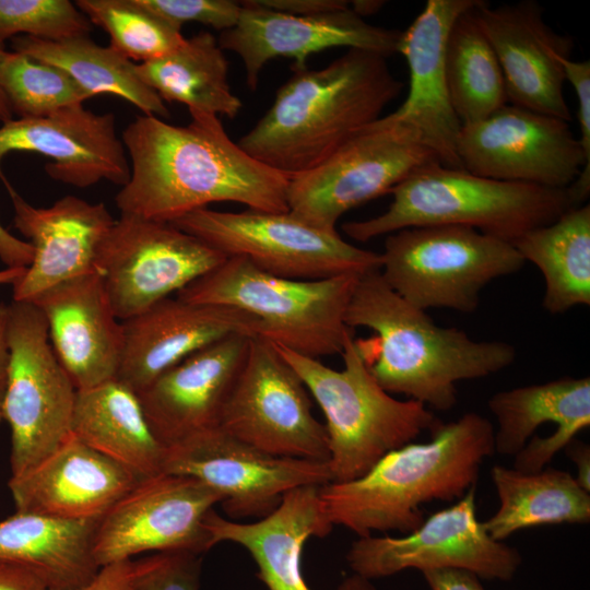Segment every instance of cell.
Instances as JSON below:
<instances>
[{
    "label": "cell",
    "instance_id": "cell-38",
    "mask_svg": "<svg viewBox=\"0 0 590 590\" xmlns=\"http://www.w3.org/2000/svg\"><path fill=\"white\" fill-rule=\"evenodd\" d=\"M93 24L69 0H0V43L16 36L62 40L88 36Z\"/></svg>",
    "mask_w": 590,
    "mask_h": 590
},
{
    "label": "cell",
    "instance_id": "cell-2",
    "mask_svg": "<svg viewBox=\"0 0 590 590\" xmlns=\"http://www.w3.org/2000/svg\"><path fill=\"white\" fill-rule=\"evenodd\" d=\"M345 322L374 339L358 341L370 373L389 393L403 394L428 409L449 411L458 401L457 384L510 366L516 347L504 341H476L467 332L435 323L391 290L379 269L358 276Z\"/></svg>",
    "mask_w": 590,
    "mask_h": 590
},
{
    "label": "cell",
    "instance_id": "cell-26",
    "mask_svg": "<svg viewBox=\"0 0 590 590\" xmlns=\"http://www.w3.org/2000/svg\"><path fill=\"white\" fill-rule=\"evenodd\" d=\"M45 316L52 349L78 390L117 376L122 324L95 270L60 283L33 300Z\"/></svg>",
    "mask_w": 590,
    "mask_h": 590
},
{
    "label": "cell",
    "instance_id": "cell-27",
    "mask_svg": "<svg viewBox=\"0 0 590 590\" xmlns=\"http://www.w3.org/2000/svg\"><path fill=\"white\" fill-rule=\"evenodd\" d=\"M139 480L72 434L49 456L11 475L15 511L99 520Z\"/></svg>",
    "mask_w": 590,
    "mask_h": 590
},
{
    "label": "cell",
    "instance_id": "cell-32",
    "mask_svg": "<svg viewBox=\"0 0 590 590\" xmlns=\"http://www.w3.org/2000/svg\"><path fill=\"white\" fill-rule=\"evenodd\" d=\"M135 69L163 101L185 104L189 111L234 119L241 109L229 86L224 50L210 32L185 38L176 49Z\"/></svg>",
    "mask_w": 590,
    "mask_h": 590
},
{
    "label": "cell",
    "instance_id": "cell-9",
    "mask_svg": "<svg viewBox=\"0 0 590 590\" xmlns=\"http://www.w3.org/2000/svg\"><path fill=\"white\" fill-rule=\"evenodd\" d=\"M226 257H240L272 275L321 280L380 268V253L354 246L338 231L287 212L197 209L173 222Z\"/></svg>",
    "mask_w": 590,
    "mask_h": 590
},
{
    "label": "cell",
    "instance_id": "cell-12",
    "mask_svg": "<svg viewBox=\"0 0 590 590\" xmlns=\"http://www.w3.org/2000/svg\"><path fill=\"white\" fill-rule=\"evenodd\" d=\"M462 168L482 177L566 189L574 208L586 204L590 166L568 121L506 104L461 125Z\"/></svg>",
    "mask_w": 590,
    "mask_h": 590
},
{
    "label": "cell",
    "instance_id": "cell-21",
    "mask_svg": "<svg viewBox=\"0 0 590 590\" xmlns=\"http://www.w3.org/2000/svg\"><path fill=\"white\" fill-rule=\"evenodd\" d=\"M122 353L116 378L138 394L192 353L235 334L261 337L262 324L235 307L167 297L121 321Z\"/></svg>",
    "mask_w": 590,
    "mask_h": 590
},
{
    "label": "cell",
    "instance_id": "cell-49",
    "mask_svg": "<svg viewBox=\"0 0 590 590\" xmlns=\"http://www.w3.org/2000/svg\"><path fill=\"white\" fill-rule=\"evenodd\" d=\"M337 590H376L369 579L353 574L342 580Z\"/></svg>",
    "mask_w": 590,
    "mask_h": 590
},
{
    "label": "cell",
    "instance_id": "cell-4",
    "mask_svg": "<svg viewBox=\"0 0 590 590\" xmlns=\"http://www.w3.org/2000/svg\"><path fill=\"white\" fill-rule=\"evenodd\" d=\"M494 432L475 412L441 422L430 440L391 450L363 476L319 486L327 519L358 538L414 531L425 520L423 504L458 500L475 487L482 464L495 453Z\"/></svg>",
    "mask_w": 590,
    "mask_h": 590
},
{
    "label": "cell",
    "instance_id": "cell-6",
    "mask_svg": "<svg viewBox=\"0 0 590 590\" xmlns=\"http://www.w3.org/2000/svg\"><path fill=\"white\" fill-rule=\"evenodd\" d=\"M274 345L323 412L331 482L363 476L385 455L441 423L423 403L396 399L378 384L354 334L344 342L340 370Z\"/></svg>",
    "mask_w": 590,
    "mask_h": 590
},
{
    "label": "cell",
    "instance_id": "cell-39",
    "mask_svg": "<svg viewBox=\"0 0 590 590\" xmlns=\"http://www.w3.org/2000/svg\"><path fill=\"white\" fill-rule=\"evenodd\" d=\"M201 559L191 552H163L148 557L131 590H199Z\"/></svg>",
    "mask_w": 590,
    "mask_h": 590
},
{
    "label": "cell",
    "instance_id": "cell-40",
    "mask_svg": "<svg viewBox=\"0 0 590 590\" xmlns=\"http://www.w3.org/2000/svg\"><path fill=\"white\" fill-rule=\"evenodd\" d=\"M157 14L182 27L196 22L217 31L232 28L238 21L241 3L232 0H143Z\"/></svg>",
    "mask_w": 590,
    "mask_h": 590
},
{
    "label": "cell",
    "instance_id": "cell-51",
    "mask_svg": "<svg viewBox=\"0 0 590 590\" xmlns=\"http://www.w3.org/2000/svg\"><path fill=\"white\" fill-rule=\"evenodd\" d=\"M26 268H5L0 270V285L12 284V286L23 276Z\"/></svg>",
    "mask_w": 590,
    "mask_h": 590
},
{
    "label": "cell",
    "instance_id": "cell-46",
    "mask_svg": "<svg viewBox=\"0 0 590 590\" xmlns=\"http://www.w3.org/2000/svg\"><path fill=\"white\" fill-rule=\"evenodd\" d=\"M0 590H49L33 570L14 564H0Z\"/></svg>",
    "mask_w": 590,
    "mask_h": 590
},
{
    "label": "cell",
    "instance_id": "cell-45",
    "mask_svg": "<svg viewBox=\"0 0 590 590\" xmlns=\"http://www.w3.org/2000/svg\"><path fill=\"white\" fill-rule=\"evenodd\" d=\"M34 256L33 246L7 231L0 223V260L7 268H27Z\"/></svg>",
    "mask_w": 590,
    "mask_h": 590
},
{
    "label": "cell",
    "instance_id": "cell-48",
    "mask_svg": "<svg viewBox=\"0 0 590 590\" xmlns=\"http://www.w3.org/2000/svg\"><path fill=\"white\" fill-rule=\"evenodd\" d=\"M8 305L0 302V423L3 421V404L9 374V345L7 335Z\"/></svg>",
    "mask_w": 590,
    "mask_h": 590
},
{
    "label": "cell",
    "instance_id": "cell-28",
    "mask_svg": "<svg viewBox=\"0 0 590 590\" xmlns=\"http://www.w3.org/2000/svg\"><path fill=\"white\" fill-rule=\"evenodd\" d=\"M204 527L212 546L233 542L245 547L268 590H311L302 574L303 547L309 538H323L333 528L316 485L287 492L275 510L250 523L235 522L212 509Z\"/></svg>",
    "mask_w": 590,
    "mask_h": 590
},
{
    "label": "cell",
    "instance_id": "cell-8",
    "mask_svg": "<svg viewBox=\"0 0 590 590\" xmlns=\"http://www.w3.org/2000/svg\"><path fill=\"white\" fill-rule=\"evenodd\" d=\"M526 261L510 241L459 225L403 228L387 235L380 273L411 305L470 314L494 280Z\"/></svg>",
    "mask_w": 590,
    "mask_h": 590
},
{
    "label": "cell",
    "instance_id": "cell-24",
    "mask_svg": "<svg viewBox=\"0 0 590 590\" xmlns=\"http://www.w3.org/2000/svg\"><path fill=\"white\" fill-rule=\"evenodd\" d=\"M495 452L515 457V469L536 472L590 425V378L563 377L494 393Z\"/></svg>",
    "mask_w": 590,
    "mask_h": 590
},
{
    "label": "cell",
    "instance_id": "cell-42",
    "mask_svg": "<svg viewBox=\"0 0 590 590\" xmlns=\"http://www.w3.org/2000/svg\"><path fill=\"white\" fill-rule=\"evenodd\" d=\"M146 560L148 557L103 566L88 583L69 590H131Z\"/></svg>",
    "mask_w": 590,
    "mask_h": 590
},
{
    "label": "cell",
    "instance_id": "cell-30",
    "mask_svg": "<svg viewBox=\"0 0 590 590\" xmlns=\"http://www.w3.org/2000/svg\"><path fill=\"white\" fill-rule=\"evenodd\" d=\"M97 522L15 511L0 520V564L35 571L49 590L84 586L99 570L93 555Z\"/></svg>",
    "mask_w": 590,
    "mask_h": 590
},
{
    "label": "cell",
    "instance_id": "cell-33",
    "mask_svg": "<svg viewBox=\"0 0 590 590\" xmlns=\"http://www.w3.org/2000/svg\"><path fill=\"white\" fill-rule=\"evenodd\" d=\"M526 262L542 273L543 308L563 314L590 305V206L564 212L554 222L536 227L511 243Z\"/></svg>",
    "mask_w": 590,
    "mask_h": 590
},
{
    "label": "cell",
    "instance_id": "cell-52",
    "mask_svg": "<svg viewBox=\"0 0 590 590\" xmlns=\"http://www.w3.org/2000/svg\"><path fill=\"white\" fill-rule=\"evenodd\" d=\"M5 49L4 44L0 43V52ZM13 119V114L8 104V101L0 90V121L5 122Z\"/></svg>",
    "mask_w": 590,
    "mask_h": 590
},
{
    "label": "cell",
    "instance_id": "cell-35",
    "mask_svg": "<svg viewBox=\"0 0 590 590\" xmlns=\"http://www.w3.org/2000/svg\"><path fill=\"white\" fill-rule=\"evenodd\" d=\"M476 4L458 16L446 44L448 91L461 125L482 120L508 104L498 59L474 14Z\"/></svg>",
    "mask_w": 590,
    "mask_h": 590
},
{
    "label": "cell",
    "instance_id": "cell-1",
    "mask_svg": "<svg viewBox=\"0 0 590 590\" xmlns=\"http://www.w3.org/2000/svg\"><path fill=\"white\" fill-rule=\"evenodd\" d=\"M189 114L186 126L142 115L123 129L131 174L115 197L120 213L170 223L214 202L288 211L287 176L232 141L219 116Z\"/></svg>",
    "mask_w": 590,
    "mask_h": 590
},
{
    "label": "cell",
    "instance_id": "cell-36",
    "mask_svg": "<svg viewBox=\"0 0 590 590\" xmlns=\"http://www.w3.org/2000/svg\"><path fill=\"white\" fill-rule=\"evenodd\" d=\"M93 25L102 27L115 51L146 62L176 49L185 39L181 27L150 9L143 0H76Z\"/></svg>",
    "mask_w": 590,
    "mask_h": 590
},
{
    "label": "cell",
    "instance_id": "cell-14",
    "mask_svg": "<svg viewBox=\"0 0 590 590\" xmlns=\"http://www.w3.org/2000/svg\"><path fill=\"white\" fill-rule=\"evenodd\" d=\"M219 426L273 456L328 462V435L308 390L275 345L252 337Z\"/></svg>",
    "mask_w": 590,
    "mask_h": 590
},
{
    "label": "cell",
    "instance_id": "cell-3",
    "mask_svg": "<svg viewBox=\"0 0 590 590\" xmlns=\"http://www.w3.org/2000/svg\"><path fill=\"white\" fill-rule=\"evenodd\" d=\"M403 83L387 57L347 49L320 70H297L238 145L288 178L314 168L381 117Z\"/></svg>",
    "mask_w": 590,
    "mask_h": 590
},
{
    "label": "cell",
    "instance_id": "cell-20",
    "mask_svg": "<svg viewBox=\"0 0 590 590\" xmlns=\"http://www.w3.org/2000/svg\"><path fill=\"white\" fill-rule=\"evenodd\" d=\"M26 151L50 158L47 175L78 188L107 180L123 187L131 168L111 113L95 114L83 105L62 108L36 118H17L0 127V179L12 186L1 168L10 152Z\"/></svg>",
    "mask_w": 590,
    "mask_h": 590
},
{
    "label": "cell",
    "instance_id": "cell-11",
    "mask_svg": "<svg viewBox=\"0 0 590 590\" xmlns=\"http://www.w3.org/2000/svg\"><path fill=\"white\" fill-rule=\"evenodd\" d=\"M9 374L3 420L12 475L34 467L70 435L78 389L58 359L45 316L32 302L8 305Z\"/></svg>",
    "mask_w": 590,
    "mask_h": 590
},
{
    "label": "cell",
    "instance_id": "cell-47",
    "mask_svg": "<svg viewBox=\"0 0 590 590\" xmlns=\"http://www.w3.org/2000/svg\"><path fill=\"white\" fill-rule=\"evenodd\" d=\"M563 450L576 467L577 483L590 492V446L575 438Z\"/></svg>",
    "mask_w": 590,
    "mask_h": 590
},
{
    "label": "cell",
    "instance_id": "cell-15",
    "mask_svg": "<svg viewBox=\"0 0 590 590\" xmlns=\"http://www.w3.org/2000/svg\"><path fill=\"white\" fill-rule=\"evenodd\" d=\"M354 571L366 579L389 577L406 569L420 571L458 568L481 579L508 581L522 557L519 551L494 540L476 517L475 487L457 503L434 512L402 536H363L346 554Z\"/></svg>",
    "mask_w": 590,
    "mask_h": 590
},
{
    "label": "cell",
    "instance_id": "cell-7",
    "mask_svg": "<svg viewBox=\"0 0 590 590\" xmlns=\"http://www.w3.org/2000/svg\"><path fill=\"white\" fill-rule=\"evenodd\" d=\"M359 275L293 280L267 273L240 257L227 259L177 293V298L235 307L262 324L261 337L298 354H341L353 329L345 322Z\"/></svg>",
    "mask_w": 590,
    "mask_h": 590
},
{
    "label": "cell",
    "instance_id": "cell-19",
    "mask_svg": "<svg viewBox=\"0 0 590 590\" xmlns=\"http://www.w3.org/2000/svg\"><path fill=\"white\" fill-rule=\"evenodd\" d=\"M474 14L498 59L508 103L571 121L562 60L570 58L573 37L555 32L535 0L498 7L480 0Z\"/></svg>",
    "mask_w": 590,
    "mask_h": 590
},
{
    "label": "cell",
    "instance_id": "cell-50",
    "mask_svg": "<svg viewBox=\"0 0 590 590\" xmlns=\"http://www.w3.org/2000/svg\"><path fill=\"white\" fill-rule=\"evenodd\" d=\"M351 9L361 17L364 19L366 15L375 14L384 5V1L377 0H357L353 1Z\"/></svg>",
    "mask_w": 590,
    "mask_h": 590
},
{
    "label": "cell",
    "instance_id": "cell-44",
    "mask_svg": "<svg viewBox=\"0 0 590 590\" xmlns=\"http://www.w3.org/2000/svg\"><path fill=\"white\" fill-rule=\"evenodd\" d=\"M258 4L294 15H318L350 7L344 0H255Z\"/></svg>",
    "mask_w": 590,
    "mask_h": 590
},
{
    "label": "cell",
    "instance_id": "cell-13",
    "mask_svg": "<svg viewBox=\"0 0 590 590\" xmlns=\"http://www.w3.org/2000/svg\"><path fill=\"white\" fill-rule=\"evenodd\" d=\"M227 257L168 222L120 213L94 262L111 308L129 319L222 264Z\"/></svg>",
    "mask_w": 590,
    "mask_h": 590
},
{
    "label": "cell",
    "instance_id": "cell-43",
    "mask_svg": "<svg viewBox=\"0 0 590 590\" xmlns=\"http://www.w3.org/2000/svg\"><path fill=\"white\" fill-rule=\"evenodd\" d=\"M422 575L429 590H485L481 578L465 569H432Z\"/></svg>",
    "mask_w": 590,
    "mask_h": 590
},
{
    "label": "cell",
    "instance_id": "cell-18",
    "mask_svg": "<svg viewBox=\"0 0 590 590\" xmlns=\"http://www.w3.org/2000/svg\"><path fill=\"white\" fill-rule=\"evenodd\" d=\"M237 23L223 31L219 44L243 61L246 82L258 86L267 62L293 59V71L307 69L311 54L335 47L362 49L389 57L397 52L401 31L371 25L349 8L318 15L274 11L255 0L243 1Z\"/></svg>",
    "mask_w": 590,
    "mask_h": 590
},
{
    "label": "cell",
    "instance_id": "cell-34",
    "mask_svg": "<svg viewBox=\"0 0 590 590\" xmlns=\"http://www.w3.org/2000/svg\"><path fill=\"white\" fill-rule=\"evenodd\" d=\"M11 46L14 51L63 70L91 97L111 94L131 103L144 115L169 117L164 101L139 76L135 63L109 46L97 45L88 36L62 40L16 36Z\"/></svg>",
    "mask_w": 590,
    "mask_h": 590
},
{
    "label": "cell",
    "instance_id": "cell-10",
    "mask_svg": "<svg viewBox=\"0 0 590 590\" xmlns=\"http://www.w3.org/2000/svg\"><path fill=\"white\" fill-rule=\"evenodd\" d=\"M436 162L413 128L387 115L319 165L290 177L288 211L312 226L335 231L345 212L390 193L416 169Z\"/></svg>",
    "mask_w": 590,
    "mask_h": 590
},
{
    "label": "cell",
    "instance_id": "cell-23",
    "mask_svg": "<svg viewBox=\"0 0 590 590\" xmlns=\"http://www.w3.org/2000/svg\"><path fill=\"white\" fill-rule=\"evenodd\" d=\"M252 337L235 334L187 356L139 393L146 420L166 448L219 426Z\"/></svg>",
    "mask_w": 590,
    "mask_h": 590
},
{
    "label": "cell",
    "instance_id": "cell-29",
    "mask_svg": "<svg viewBox=\"0 0 590 590\" xmlns=\"http://www.w3.org/2000/svg\"><path fill=\"white\" fill-rule=\"evenodd\" d=\"M71 434L139 481L163 473L165 447L154 435L139 394L117 378L78 390Z\"/></svg>",
    "mask_w": 590,
    "mask_h": 590
},
{
    "label": "cell",
    "instance_id": "cell-5",
    "mask_svg": "<svg viewBox=\"0 0 590 590\" xmlns=\"http://www.w3.org/2000/svg\"><path fill=\"white\" fill-rule=\"evenodd\" d=\"M390 194L384 213L345 223L347 236L368 241L409 227L459 225L512 243L574 208L566 189L491 179L437 162L416 169Z\"/></svg>",
    "mask_w": 590,
    "mask_h": 590
},
{
    "label": "cell",
    "instance_id": "cell-31",
    "mask_svg": "<svg viewBox=\"0 0 590 590\" xmlns=\"http://www.w3.org/2000/svg\"><path fill=\"white\" fill-rule=\"evenodd\" d=\"M491 477L499 506L483 524L494 540L504 541L532 527L590 522V492L567 471L522 472L496 464Z\"/></svg>",
    "mask_w": 590,
    "mask_h": 590
},
{
    "label": "cell",
    "instance_id": "cell-16",
    "mask_svg": "<svg viewBox=\"0 0 590 590\" xmlns=\"http://www.w3.org/2000/svg\"><path fill=\"white\" fill-rule=\"evenodd\" d=\"M163 473L197 479L234 519L263 518L300 486L332 481L328 462L273 456L215 426L165 448Z\"/></svg>",
    "mask_w": 590,
    "mask_h": 590
},
{
    "label": "cell",
    "instance_id": "cell-41",
    "mask_svg": "<svg viewBox=\"0 0 590 590\" xmlns=\"http://www.w3.org/2000/svg\"><path fill=\"white\" fill-rule=\"evenodd\" d=\"M565 80L575 90L578 109L580 137L578 138L586 163L590 166V62L575 61L571 58L562 60Z\"/></svg>",
    "mask_w": 590,
    "mask_h": 590
},
{
    "label": "cell",
    "instance_id": "cell-22",
    "mask_svg": "<svg viewBox=\"0 0 590 590\" xmlns=\"http://www.w3.org/2000/svg\"><path fill=\"white\" fill-rule=\"evenodd\" d=\"M479 0H428L412 24L401 32L397 52L406 60L409 91L400 107L389 114L411 128L448 168L463 169L457 141L461 121L449 96L446 76V44L460 14Z\"/></svg>",
    "mask_w": 590,
    "mask_h": 590
},
{
    "label": "cell",
    "instance_id": "cell-25",
    "mask_svg": "<svg viewBox=\"0 0 590 590\" xmlns=\"http://www.w3.org/2000/svg\"><path fill=\"white\" fill-rule=\"evenodd\" d=\"M14 226L33 246L34 256L13 285L14 300H33L43 292L93 270L98 247L115 222L102 202L64 196L48 208L26 202L11 187Z\"/></svg>",
    "mask_w": 590,
    "mask_h": 590
},
{
    "label": "cell",
    "instance_id": "cell-17",
    "mask_svg": "<svg viewBox=\"0 0 590 590\" xmlns=\"http://www.w3.org/2000/svg\"><path fill=\"white\" fill-rule=\"evenodd\" d=\"M222 496L201 481L168 473L140 480L97 522L93 555L98 567L146 552L212 547L206 515Z\"/></svg>",
    "mask_w": 590,
    "mask_h": 590
},
{
    "label": "cell",
    "instance_id": "cell-37",
    "mask_svg": "<svg viewBox=\"0 0 590 590\" xmlns=\"http://www.w3.org/2000/svg\"><path fill=\"white\" fill-rule=\"evenodd\" d=\"M0 90L19 118L44 117L91 98L63 70L7 49L0 52Z\"/></svg>",
    "mask_w": 590,
    "mask_h": 590
}]
</instances>
